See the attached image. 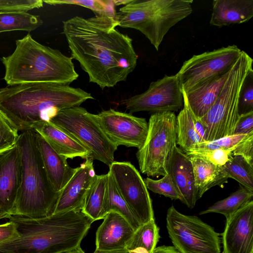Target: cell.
I'll return each instance as SVG.
<instances>
[{"mask_svg":"<svg viewBox=\"0 0 253 253\" xmlns=\"http://www.w3.org/2000/svg\"><path fill=\"white\" fill-rule=\"evenodd\" d=\"M42 0H0V10L5 12H24L43 6Z\"/></svg>","mask_w":253,"mask_h":253,"instance_id":"cell-38","label":"cell"},{"mask_svg":"<svg viewBox=\"0 0 253 253\" xmlns=\"http://www.w3.org/2000/svg\"><path fill=\"white\" fill-rule=\"evenodd\" d=\"M242 50L236 45L194 55L184 61L177 77L182 91H187L205 80L230 70Z\"/></svg>","mask_w":253,"mask_h":253,"instance_id":"cell-11","label":"cell"},{"mask_svg":"<svg viewBox=\"0 0 253 253\" xmlns=\"http://www.w3.org/2000/svg\"><path fill=\"white\" fill-rule=\"evenodd\" d=\"M190 159L194 174L195 186L199 199L211 187H223L229 178L222 167L194 155H187Z\"/></svg>","mask_w":253,"mask_h":253,"instance_id":"cell-24","label":"cell"},{"mask_svg":"<svg viewBox=\"0 0 253 253\" xmlns=\"http://www.w3.org/2000/svg\"><path fill=\"white\" fill-rule=\"evenodd\" d=\"M50 5L74 4L91 9L95 14H107L115 17L116 11L113 0H48Z\"/></svg>","mask_w":253,"mask_h":253,"instance_id":"cell-32","label":"cell"},{"mask_svg":"<svg viewBox=\"0 0 253 253\" xmlns=\"http://www.w3.org/2000/svg\"><path fill=\"white\" fill-rule=\"evenodd\" d=\"M63 34L71 51L86 72L89 81L101 88L125 81L137 65L132 40L119 32L114 17L95 14L76 16L63 21Z\"/></svg>","mask_w":253,"mask_h":253,"instance_id":"cell-1","label":"cell"},{"mask_svg":"<svg viewBox=\"0 0 253 253\" xmlns=\"http://www.w3.org/2000/svg\"><path fill=\"white\" fill-rule=\"evenodd\" d=\"M42 23L38 15L24 12L0 11V33L13 31L31 32Z\"/></svg>","mask_w":253,"mask_h":253,"instance_id":"cell-29","label":"cell"},{"mask_svg":"<svg viewBox=\"0 0 253 253\" xmlns=\"http://www.w3.org/2000/svg\"><path fill=\"white\" fill-rule=\"evenodd\" d=\"M60 253H85L84 251L81 249V247H79L76 249L66 251Z\"/></svg>","mask_w":253,"mask_h":253,"instance_id":"cell-45","label":"cell"},{"mask_svg":"<svg viewBox=\"0 0 253 253\" xmlns=\"http://www.w3.org/2000/svg\"><path fill=\"white\" fill-rule=\"evenodd\" d=\"M221 253H223L222 252Z\"/></svg>","mask_w":253,"mask_h":253,"instance_id":"cell-47","label":"cell"},{"mask_svg":"<svg viewBox=\"0 0 253 253\" xmlns=\"http://www.w3.org/2000/svg\"><path fill=\"white\" fill-rule=\"evenodd\" d=\"M93 253H130L129 252H128L127 250L124 249L122 250H118V251H111V252H102V251H95V252Z\"/></svg>","mask_w":253,"mask_h":253,"instance_id":"cell-43","label":"cell"},{"mask_svg":"<svg viewBox=\"0 0 253 253\" xmlns=\"http://www.w3.org/2000/svg\"><path fill=\"white\" fill-rule=\"evenodd\" d=\"M108 173L107 211H115L123 216L131 225L134 231L142 224L132 212L120 193L112 175Z\"/></svg>","mask_w":253,"mask_h":253,"instance_id":"cell-30","label":"cell"},{"mask_svg":"<svg viewBox=\"0 0 253 253\" xmlns=\"http://www.w3.org/2000/svg\"><path fill=\"white\" fill-rule=\"evenodd\" d=\"M223 253H253V201L226 219Z\"/></svg>","mask_w":253,"mask_h":253,"instance_id":"cell-16","label":"cell"},{"mask_svg":"<svg viewBox=\"0 0 253 253\" xmlns=\"http://www.w3.org/2000/svg\"><path fill=\"white\" fill-rule=\"evenodd\" d=\"M152 253H179L173 246H162L156 248Z\"/></svg>","mask_w":253,"mask_h":253,"instance_id":"cell-42","label":"cell"},{"mask_svg":"<svg viewBox=\"0 0 253 253\" xmlns=\"http://www.w3.org/2000/svg\"><path fill=\"white\" fill-rule=\"evenodd\" d=\"M230 70L213 76L185 92L190 108L197 118L204 117L211 107L227 80Z\"/></svg>","mask_w":253,"mask_h":253,"instance_id":"cell-21","label":"cell"},{"mask_svg":"<svg viewBox=\"0 0 253 253\" xmlns=\"http://www.w3.org/2000/svg\"><path fill=\"white\" fill-rule=\"evenodd\" d=\"M231 151L221 149L215 150H194L186 153V155H194L211 163L218 166H223L229 160L231 156Z\"/></svg>","mask_w":253,"mask_h":253,"instance_id":"cell-37","label":"cell"},{"mask_svg":"<svg viewBox=\"0 0 253 253\" xmlns=\"http://www.w3.org/2000/svg\"><path fill=\"white\" fill-rule=\"evenodd\" d=\"M72 59L40 43L30 34L16 41L11 54L0 58L5 68L3 79L8 85L34 83L69 85L79 77Z\"/></svg>","mask_w":253,"mask_h":253,"instance_id":"cell-4","label":"cell"},{"mask_svg":"<svg viewBox=\"0 0 253 253\" xmlns=\"http://www.w3.org/2000/svg\"><path fill=\"white\" fill-rule=\"evenodd\" d=\"M253 112V70L247 74L242 85L238 101L239 115Z\"/></svg>","mask_w":253,"mask_h":253,"instance_id":"cell-34","label":"cell"},{"mask_svg":"<svg viewBox=\"0 0 253 253\" xmlns=\"http://www.w3.org/2000/svg\"><path fill=\"white\" fill-rule=\"evenodd\" d=\"M0 253H2L0 252Z\"/></svg>","mask_w":253,"mask_h":253,"instance_id":"cell-46","label":"cell"},{"mask_svg":"<svg viewBox=\"0 0 253 253\" xmlns=\"http://www.w3.org/2000/svg\"><path fill=\"white\" fill-rule=\"evenodd\" d=\"M183 91L182 109L176 117V129L177 144L186 153L204 142L198 134L194 125V115L189 106L186 94Z\"/></svg>","mask_w":253,"mask_h":253,"instance_id":"cell-26","label":"cell"},{"mask_svg":"<svg viewBox=\"0 0 253 253\" xmlns=\"http://www.w3.org/2000/svg\"><path fill=\"white\" fill-rule=\"evenodd\" d=\"M160 237L159 228L152 219L134 231L126 250L130 253H152Z\"/></svg>","mask_w":253,"mask_h":253,"instance_id":"cell-27","label":"cell"},{"mask_svg":"<svg viewBox=\"0 0 253 253\" xmlns=\"http://www.w3.org/2000/svg\"><path fill=\"white\" fill-rule=\"evenodd\" d=\"M19 234L15 223L11 221L0 224V243L17 238Z\"/></svg>","mask_w":253,"mask_h":253,"instance_id":"cell-41","label":"cell"},{"mask_svg":"<svg viewBox=\"0 0 253 253\" xmlns=\"http://www.w3.org/2000/svg\"><path fill=\"white\" fill-rule=\"evenodd\" d=\"M20 149L22 176L11 216L39 218L51 215L60 192L51 185L39 149L36 132L21 131L16 142Z\"/></svg>","mask_w":253,"mask_h":253,"instance_id":"cell-5","label":"cell"},{"mask_svg":"<svg viewBox=\"0 0 253 253\" xmlns=\"http://www.w3.org/2000/svg\"><path fill=\"white\" fill-rule=\"evenodd\" d=\"M39 134L59 155L66 159L90 157V152L66 131L50 122H42L34 125L32 128Z\"/></svg>","mask_w":253,"mask_h":253,"instance_id":"cell-20","label":"cell"},{"mask_svg":"<svg viewBox=\"0 0 253 253\" xmlns=\"http://www.w3.org/2000/svg\"><path fill=\"white\" fill-rule=\"evenodd\" d=\"M253 59L242 50L214 103L200 119L205 129V141L233 135L240 117L238 101L240 90L247 74L253 69Z\"/></svg>","mask_w":253,"mask_h":253,"instance_id":"cell-7","label":"cell"},{"mask_svg":"<svg viewBox=\"0 0 253 253\" xmlns=\"http://www.w3.org/2000/svg\"><path fill=\"white\" fill-rule=\"evenodd\" d=\"M109 167L120 193L141 224L154 218L148 189L135 167L129 162L116 161Z\"/></svg>","mask_w":253,"mask_h":253,"instance_id":"cell-12","label":"cell"},{"mask_svg":"<svg viewBox=\"0 0 253 253\" xmlns=\"http://www.w3.org/2000/svg\"><path fill=\"white\" fill-rule=\"evenodd\" d=\"M253 16V0H214L210 23L220 27L245 23Z\"/></svg>","mask_w":253,"mask_h":253,"instance_id":"cell-23","label":"cell"},{"mask_svg":"<svg viewBox=\"0 0 253 253\" xmlns=\"http://www.w3.org/2000/svg\"><path fill=\"white\" fill-rule=\"evenodd\" d=\"M93 117L109 140L120 145L139 149L146 138L148 124L144 118L113 109L104 110Z\"/></svg>","mask_w":253,"mask_h":253,"instance_id":"cell-14","label":"cell"},{"mask_svg":"<svg viewBox=\"0 0 253 253\" xmlns=\"http://www.w3.org/2000/svg\"><path fill=\"white\" fill-rule=\"evenodd\" d=\"M192 0H131L116 12L118 26L141 32L158 51L171 28L193 11Z\"/></svg>","mask_w":253,"mask_h":253,"instance_id":"cell-6","label":"cell"},{"mask_svg":"<svg viewBox=\"0 0 253 253\" xmlns=\"http://www.w3.org/2000/svg\"><path fill=\"white\" fill-rule=\"evenodd\" d=\"M222 168L228 178L235 179L241 185L253 191V166L244 157L231 155Z\"/></svg>","mask_w":253,"mask_h":253,"instance_id":"cell-31","label":"cell"},{"mask_svg":"<svg viewBox=\"0 0 253 253\" xmlns=\"http://www.w3.org/2000/svg\"><path fill=\"white\" fill-rule=\"evenodd\" d=\"M66 131L90 153L92 160L108 166L114 162L118 147L106 136L93 117L84 108L72 107L60 110L50 121Z\"/></svg>","mask_w":253,"mask_h":253,"instance_id":"cell-9","label":"cell"},{"mask_svg":"<svg viewBox=\"0 0 253 253\" xmlns=\"http://www.w3.org/2000/svg\"><path fill=\"white\" fill-rule=\"evenodd\" d=\"M122 103L130 114L177 112L183 105V91L176 75H165L152 82L145 92L124 100Z\"/></svg>","mask_w":253,"mask_h":253,"instance_id":"cell-13","label":"cell"},{"mask_svg":"<svg viewBox=\"0 0 253 253\" xmlns=\"http://www.w3.org/2000/svg\"><path fill=\"white\" fill-rule=\"evenodd\" d=\"M166 222L169 237L179 253H221V234L197 216L181 213L171 206Z\"/></svg>","mask_w":253,"mask_h":253,"instance_id":"cell-10","label":"cell"},{"mask_svg":"<svg viewBox=\"0 0 253 253\" xmlns=\"http://www.w3.org/2000/svg\"><path fill=\"white\" fill-rule=\"evenodd\" d=\"M253 191L240 184L239 188L225 199L218 201L199 214L218 213L228 219L238 211L253 201Z\"/></svg>","mask_w":253,"mask_h":253,"instance_id":"cell-28","label":"cell"},{"mask_svg":"<svg viewBox=\"0 0 253 253\" xmlns=\"http://www.w3.org/2000/svg\"><path fill=\"white\" fill-rule=\"evenodd\" d=\"M93 160L90 158L81 164L60 192L53 212L81 211L86 194L95 180Z\"/></svg>","mask_w":253,"mask_h":253,"instance_id":"cell-17","label":"cell"},{"mask_svg":"<svg viewBox=\"0 0 253 253\" xmlns=\"http://www.w3.org/2000/svg\"><path fill=\"white\" fill-rule=\"evenodd\" d=\"M176 121L172 112L155 113L149 118L146 138L136 154L140 172L149 177L168 174L169 160L177 146Z\"/></svg>","mask_w":253,"mask_h":253,"instance_id":"cell-8","label":"cell"},{"mask_svg":"<svg viewBox=\"0 0 253 253\" xmlns=\"http://www.w3.org/2000/svg\"><path fill=\"white\" fill-rule=\"evenodd\" d=\"M108 173L97 175L85 196L81 212L94 222L103 219L107 211Z\"/></svg>","mask_w":253,"mask_h":253,"instance_id":"cell-25","label":"cell"},{"mask_svg":"<svg viewBox=\"0 0 253 253\" xmlns=\"http://www.w3.org/2000/svg\"><path fill=\"white\" fill-rule=\"evenodd\" d=\"M36 139L48 178L54 189L60 192L74 174L76 168H71L67 159L58 154L37 132Z\"/></svg>","mask_w":253,"mask_h":253,"instance_id":"cell-22","label":"cell"},{"mask_svg":"<svg viewBox=\"0 0 253 253\" xmlns=\"http://www.w3.org/2000/svg\"><path fill=\"white\" fill-rule=\"evenodd\" d=\"M147 188L152 192L162 195L171 200H181L180 194L170 176L168 174L159 179L147 177L143 179Z\"/></svg>","mask_w":253,"mask_h":253,"instance_id":"cell-33","label":"cell"},{"mask_svg":"<svg viewBox=\"0 0 253 253\" xmlns=\"http://www.w3.org/2000/svg\"><path fill=\"white\" fill-rule=\"evenodd\" d=\"M22 176L17 144L0 154V219L9 218L15 206Z\"/></svg>","mask_w":253,"mask_h":253,"instance_id":"cell-15","label":"cell"},{"mask_svg":"<svg viewBox=\"0 0 253 253\" xmlns=\"http://www.w3.org/2000/svg\"><path fill=\"white\" fill-rule=\"evenodd\" d=\"M168 172L180 194V201L191 209L194 208L199 197L192 163L177 146L169 160Z\"/></svg>","mask_w":253,"mask_h":253,"instance_id":"cell-19","label":"cell"},{"mask_svg":"<svg viewBox=\"0 0 253 253\" xmlns=\"http://www.w3.org/2000/svg\"><path fill=\"white\" fill-rule=\"evenodd\" d=\"M131 0H113V1L115 5H125L126 4L128 3Z\"/></svg>","mask_w":253,"mask_h":253,"instance_id":"cell-44","label":"cell"},{"mask_svg":"<svg viewBox=\"0 0 253 253\" xmlns=\"http://www.w3.org/2000/svg\"><path fill=\"white\" fill-rule=\"evenodd\" d=\"M19 236L0 243L2 253H60L80 247L93 222L81 211L39 218L11 216Z\"/></svg>","mask_w":253,"mask_h":253,"instance_id":"cell-3","label":"cell"},{"mask_svg":"<svg viewBox=\"0 0 253 253\" xmlns=\"http://www.w3.org/2000/svg\"><path fill=\"white\" fill-rule=\"evenodd\" d=\"M19 136L18 131L0 112V154L14 146Z\"/></svg>","mask_w":253,"mask_h":253,"instance_id":"cell-35","label":"cell"},{"mask_svg":"<svg viewBox=\"0 0 253 253\" xmlns=\"http://www.w3.org/2000/svg\"><path fill=\"white\" fill-rule=\"evenodd\" d=\"M94 98L80 88L54 83H25L0 89V112L19 131L50 122L60 110Z\"/></svg>","mask_w":253,"mask_h":253,"instance_id":"cell-2","label":"cell"},{"mask_svg":"<svg viewBox=\"0 0 253 253\" xmlns=\"http://www.w3.org/2000/svg\"><path fill=\"white\" fill-rule=\"evenodd\" d=\"M253 133V112L240 115L233 134H248Z\"/></svg>","mask_w":253,"mask_h":253,"instance_id":"cell-40","label":"cell"},{"mask_svg":"<svg viewBox=\"0 0 253 253\" xmlns=\"http://www.w3.org/2000/svg\"><path fill=\"white\" fill-rule=\"evenodd\" d=\"M96 233V251L111 252L126 249L134 230L121 215L110 211Z\"/></svg>","mask_w":253,"mask_h":253,"instance_id":"cell-18","label":"cell"},{"mask_svg":"<svg viewBox=\"0 0 253 253\" xmlns=\"http://www.w3.org/2000/svg\"><path fill=\"white\" fill-rule=\"evenodd\" d=\"M232 155H240L244 157L253 166V133L248 134L235 148L231 151Z\"/></svg>","mask_w":253,"mask_h":253,"instance_id":"cell-39","label":"cell"},{"mask_svg":"<svg viewBox=\"0 0 253 253\" xmlns=\"http://www.w3.org/2000/svg\"><path fill=\"white\" fill-rule=\"evenodd\" d=\"M247 135V134H233L211 141L202 142L191 150L221 149L232 151Z\"/></svg>","mask_w":253,"mask_h":253,"instance_id":"cell-36","label":"cell"}]
</instances>
